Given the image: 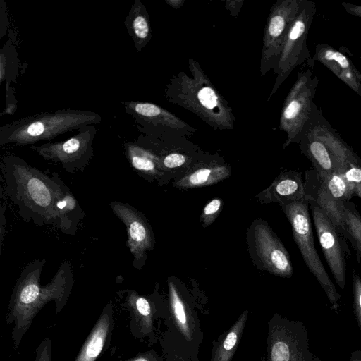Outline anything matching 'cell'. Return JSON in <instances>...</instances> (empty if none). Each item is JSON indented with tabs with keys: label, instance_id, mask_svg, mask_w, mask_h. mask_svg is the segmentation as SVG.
<instances>
[{
	"label": "cell",
	"instance_id": "6da1fadb",
	"mask_svg": "<svg viewBox=\"0 0 361 361\" xmlns=\"http://www.w3.org/2000/svg\"><path fill=\"white\" fill-rule=\"evenodd\" d=\"M45 264V258L28 263L15 283L6 317V324H13L11 338L14 349L18 348L34 318L46 304L54 302L56 312H60L71 295L73 274L70 262H61L51 280L42 286L40 279Z\"/></svg>",
	"mask_w": 361,
	"mask_h": 361
},
{
	"label": "cell",
	"instance_id": "7a4b0ae2",
	"mask_svg": "<svg viewBox=\"0 0 361 361\" xmlns=\"http://www.w3.org/2000/svg\"><path fill=\"white\" fill-rule=\"evenodd\" d=\"M4 192L27 222L42 226L55 224L58 173L47 175L13 154L1 162Z\"/></svg>",
	"mask_w": 361,
	"mask_h": 361
},
{
	"label": "cell",
	"instance_id": "3957f363",
	"mask_svg": "<svg viewBox=\"0 0 361 361\" xmlns=\"http://www.w3.org/2000/svg\"><path fill=\"white\" fill-rule=\"evenodd\" d=\"M191 75H173L164 91L166 100L198 116L214 130H233L236 122L232 107L214 86L197 61L188 59Z\"/></svg>",
	"mask_w": 361,
	"mask_h": 361
},
{
	"label": "cell",
	"instance_id": "277c9868",
	"mask_svg": "<svg viewBox=\"0 0 361 361\" xmlns=\"http://www.w3.org/2000/svg\"><path fill=\"white\" fill-rule=\"evenodd\" d=\"M102 121L101 116L96 112L71 109L27 116L0 127V147L51 142L59 135L84 126L99 124Z\"/></svg>",
	"mask_w": 361,
	"mask_h": 361
},
{
	"label": "cell",
	"instance_id": "5b68a950",
	"mask_svg": "<svg viewBox=\"0 0 361 361\" xmlns=\"http://www.w3.org/2000/svg\"><path fill=\"white\" fill-rule=\"evenodd\" d=\"M314 63L312 56L302 65L284 100L279 119V128L287 137L283 149L293 142L300 143L319 116L313 102L319 83L318 75L314 73Z\"/></svg>",
	"mask_w": 361,
	"mask_h": 361
},
{
	"label": "cell",
	"instance_id": "8992f818",
	"mask_svg": "<svg viewBox=\"0 0 361 361\" xmlns=\"http://www.w3.org/2000/svg\"><path fill=\"white\" fill-rule=\"evenodd\" d=\"M316 12L315 2L305 0L289 29L277 65L273 70L276 78L267 101L274 96L297 66H302L312 58L307 48V39Z\"/></svg>",
	"mask_w": 361,
	"mask_h": 361
},
{
	"label": "cell",
	"instance_id": "52a82bcc",
	"mask_svg": "<svg viewBox=\"0 0 361 361\" xmlns=\"http://www.w3.org/2000/svg\"><path fill=\"white\" fill-rule=\"evenodd\" d=\"M305 0H277L270 9L262 37L259 71L265 75L277 65L285 39Z\"/></svg>",
	"mask_w": 361,
	"mask_h": 361
},
{
	"label": "cell",
	"instance_id": "ba28073f",
	"mask_svg": "<svg viewBox=\"0 0 361 361\" xmlns=\"http://www.w3.org/2000/svg\"><path fill=\"white\" fill-rule=\"evenodd\" d=\"M126 111L133 116L140 130L156 139L187 138L196 128L166 109L150 102H121Z\"/></svg>",
	"mask_w": 361,
	"mask_h": 361
},
{
	"label": "cell",
	"instance_id": "9c48e42d",
	"mask_svg": "<svg viewBox=\"0 0 361 361\" xmlns=\"http://www.w3.org/2000/svg\"><path fill=\"white\" fill-rule=\"evenodd\" d=\"M250 256L262 270L282 277L293 274L289 254L266 221L255 219L247 233Z\"/></svg>",
	"mask_w": 361,
	"mask_h": 361
},
{
	"label": "cell",
	"instance_id": "30bf717a",
	"mask_svg": "<svg viewBox=\"0 0 361 361\" xmlns=\"http://www.w3.org/2000/svg\"><path fill=\"white\" fill-rule=\"evenodd\" d=\"M94 125L84 126L63 141L47 142L34 147L44 159L61 166L67 172L82 170L94 155L92 143L97 133Z\"/></svg>",
	"mask_w": 361,
	"mask_h": 361
},
{
	"label": "cell",
	"instance_id": "8fae6325",
	"mask_svg": "<svg viewBox=\"0 0 361 361\" xmlns=\"http://www.w3.org/2000/svg\"><path fill=\"white\" fill-rule=\"evenodd\" d=\"M310 201H300L281 206L291 226L293 239L309 270L322 285L333 288L332 283L314 246L308 207Z\"/></svg>",
	"mask_w": 361,
	"mask_h": 361
},
{
	"label": "cell",
	"instance_id": "7c38bea8",
	"mask_svg": "<svg viewBox=\"0 0 361 361\" xmlns=\"http://www.w3.org/2000/svg\"><path fill=\"white\" fill-rule=\"evenodd\" d=\"M109 205L126 226V245L133 257V267L142 269L147 259V252L153 250L155 243L151 226L145 215L132 205L120 201H112Z\"/></svg>",
	"mask_w": 361,
	"mask_h": 361
},
{
	"label": "cell",
	"instance_id": "4fadbf2b",
	"mask_svg": "<svg viewBox=\"0 0 361 361\" xmlns=\"http://www.w3.org/2000/svg\"><path fill=\"white\" fill-rule=\"evenodd\" d=\"M319 185L313 190L305 188L306 196L312 197L327 214L338 231L343 233L342 207L348 202L353 193L341 173L334 172L328 175L317 173Z\"/></svg>",
	"mask_w": 361,
	"mask_h": 361
},
{
	"label": "cell",
	"instance_id": "5bb4252c",
	"mask_svg": "<svg viewBox=\"0 0 361 361\" xmlns=\"http://www.w3.org/2000/svg\"><path fill=\"white\" fill-rule=\"evenodd\" d=\"M306 198L310 201L314 224L326 261L337 283L343 284L346 264L338 229L312 197Z\"/></svg>",
	"mask_w": 361,
	"mask_h": 361
},
{
	"label": "cell",
	"instance_id": "9a60e30c",
	"mask_svg": "<svg viewBox=\"0 0 361 361\" xmlns=\"http://www.w3.org/2000/svg\"><path fill=\"white\" fill-rule=\"evenodd\" d=\"M306 199L305 183L301 173L283 171L266 189L255 196L263 204L275 202L280 206Z\"/></svg>",
	"mask_w": 361,
	"mask_h": 361
},
{
	"label": "cell",
	"instance_id": "2e32d148",
	"mask_svg": "<svg viewBox=\"0 0 361 361\" xmlns=\"http://www.w3.org/2000/svg\"><path fill=\"white\" fill-rule=\"evenodd\" d=\"M114 328V312L111 302L106 304L87 336L74 361H96L106 350Z\"/></svg>",
	"mask_w": 361,
	"mask_h": 361
},
{
	"label": "cell",
	"instance_id": "e0dca14e",
	"mask_svg": "<svg viewBox=\"0 0 361 361\" xmlns=\"http://www.w3.org/2000/svg\"><path fill=\"white\" fill-rule=\"evenodd\" d=\"M54 215V226L66 235H75L84 218L81 207L59 175Z\"/></svg>",
	"mask_w": 361,
	"mask_h": 361
},
{
	"label": "cell",
	"instance_id": "ac0fdd59",
	"mask_svg": "<svg viewBox=\"0 0 361 361\" xmlns=\"http://www.w3.org/2000/svg\"><path fill=\"white\" fill-rule=\"evenodd\" d=\"M125 155L131 167L144 178L161 181L167 172L161 164L159 156L139 140L124 143Z\"/></svg>",
	"mask_w": 361,
	"mask_h": 361
},
{
	"label": "cell",
	"instance_id": "d6986e66",
	"mask_svg": "<svg viewBox=\"0 0 361 361\" xmlns=\"http://www.w3.org/2000/svg\"><path fill=\"white\" fill-rule=\"evenodd\" d=\"M123 305L130 312V331L135 336H143L152 333V304L147 296L140 295L134 290L123 291Z\"/></svg>",
	"mask_w": 361,
	"mask_h": 361
},
{
	"label": "cell",
	"instance_id": "ffe728a7",
	"mask_svg": "<svg viewBox=\"0 0 361 361\" xmlns=\"http://www.w3.org/2000/svg\"><path fill=\"white\" fill-rule=\"evenodd\" d=\"M312 59L324 65L345 85H350L356 80L359 71L350 58L329 44H317Z\"/></svg>",
	"mask_w": 361,
	"mask_h": 361
},
{
	"label": "cell",
	"instance_id": "44dd1931",
	"mask_svg": "<svg viewBox=\"0 0 361 361\" xmlns=\"http://www.w3.org/2000/svg\"><path fill=\"white\" fill-rule=\"evenodd\" d=\"M312 126L300 142L302 152L311 160L318 174L338 173V167L334 157Z\"/></svg>",
	"mask_w": 361,
	"mask_h": 361
},
{
	"label": "cell",
	"instance_id": "7402d4cb",
	"mask_svg": "<svg viewBox=\"0 0 361 361\" xmlns=\"http://www.w3.org/2000/svg\"><path fill=\"white\" fill-rule=\"evenodd\" d=\"M231 175L229 166L216 162L201 164L183 178L176 181L173 185L179 189H190L217 183Z\"/></svg>",
	"mask_w": 361,
	"mask_h": 361
},
{
	"label": "cell",
	"instance_id": "603a6c76",
	"mask_svg": "<svg viewBox=\"0 0 361 361\" xmlns=\"http://www.w3.org/2000/svg\"><path fill=\"white\" fill-rule=\"evenodd\" d=\"M124 25L137 51H141L150 41L152 32L149 13L140 0L134 1Z\"/></svg>",
	"mask_w": 361,
	"mask_h": 361
},
{
	"label": "cell",
	"instance_id": "cb8c5ba5",
	"mask_svg": "<svg viewBox=\"0 0 361 361\" xmlns=\"http://www.w3.org/2000/svg\"><path fill=\"white\" fill-rule=\"evenodd\" d=\"M343 234L346 236L361 258V216L352 203L347 202L342 207Z\"/></svg>",
	"mask_w": 361,
	"mask_h": 361
},
{
	"label": "cell",
	"instance_id": "d4e9b609",
	"mask_svg": "<svg viewBox=\"0 0 361 361\" xmlns=\"http://www.w3.org/2000/svg\"><path fill=\"white\" fill-rule=\"evenodd\" d=\"M169 291L171 307L174 318L180 329L188 336L190 333L184 303L180 298L174 283L169 280Z\"/></svg>",
	"mask_w": 361,
	"mask_h": 361
},
{
	"label": "cell",
	"instance_id": "484cf974",
	"mask_svg": "<svg viewBox=\"0 0 361 361\" xmlns=\"http://www.w3.org/2000/svg\"><path fill=\"white\" fill-rule=\"evenodd\" d=\"M243 320L240 319L226 335L221 345L217 349L214 361H229L233 348L237 344L238 336L243 326Z\"/></svg>",
	"mask_w": 361,
	"mask_h": 361
},
{
	"label": "cell",
	"instance_id": "4316f807",
	"mask_svg": "<svg viewBox=\"0 0 361 361\" xmlns=\"http://www.w3.org/2000/svg\"><path fill=\"white\" fill-rule=\"evenodd\" d=\"M157 154L160 157L161 164L163 168L166 171L184 166L192 162L191 157H190L187 153L179 151L174 150L168 153Z\"/></svg>",
	"mask_w": 361,
	"mask_h": 361
},
{
	"label": "cell",
	"instance_id": "83f0119b",
	"mask_svg": "<svg viewBox=\"0 0 361 361\" xmlns=\"http://www.w3.org/2000/svg\"><path fill=\"white\" fill-rule=\"evenodd\" d=\"M349 185L353 196L361 198V165L357 162H350L341 173Z\"/></svg>",
	"mask_w": 361,
	"mask_h": 361
},
{
	"label": "cell",
	"instance_id": "f1b7e54d",
	"mask_svg": "<svg viewBox=\"0 0 361 361\" xmlns=\"http://www.w3.org/2000/svg\"><path fill=\"white\" fill-rule=\"evenodd\" d=\"M223 207L221 198L216 197L211 200L203 208L200 216V221L206 228L210 226L217 218Z\"/></svg>",
	"mask_w": 361,
	"mask_h": 361
},
{
	"label": "cell",
	"instance_id": "f546056e",
	"mask_svg": "<svg viewBox=\"0 0 361 361\" xmlns=\"http://www.w3.org/2000/svg\"><path fill=\"white\" fill-rule=\"evenodd\" d=\"M34 361H51V341L46 338L38 345Z\"/></svg>",
	"mask_w": 361,
	"mask_h": 361
},
{
	"label": "cell",
	"instance_id": "4dcf8cb0",
	"mask_svg": "<svg viewBox=\"0 0 361 361\" xmlns=\"http://www.w3.org/2000/svg\"><path fill=\"white\" fill-rule=\"evenodd\" d=\"M271 360L272 361L289 360V349L285 343L279 341L273 345L271 350Z\"/></svg>",
	"mask_w": 361,
	"mask_h": 361
},
{
	"label": "cell",
	"instance_id": "1f68e13d",
	"mask_svg": "<svg viewBox=\"0 0 361 361\" xmlns=\"http://www.w3.org/2000/svg\"><path fill=\"white\" fill-rule=\"evenodd\" d=\"M243 3V0H226L224 1L226 8L234 17L238 16Z\"/></svg>",
	"mask_w": 361,
	"mask_h": 361
},
{
	"label": "cell",
	"instance_id": "d6a6232c",
	"mask_svg": "<svg viewBox=\"0 0 361 361\" xmlns=\"http://www.w3.org/2000/svg\"><path fill=\"white\" fill-rule=\"evenodd\" d=\"M341 5L348 13L357 17H361V5L348 2H342Z\"/></svg>",
	"mask_w": 361,
	"mask_h": 361
},
{
	"label": "cell",
	"instance_id": "836d02e7",
	"mask_svg": "<svg viewBox=\"0 0 361 361\" xmlns=\"http://www.w3.org/2000/svg\"><path fill=\"white\" fill-rule=\"evenodd\" d=\"M124 361H158V359L152 352H146L139 353Z\"/></svg>",
	"mask_w": 361,
	"mask_h": 361
},
{
	"label": "cell",
	"instance_id": "e575fe53",
	"mask_svg": "<svg viewBox=\"0 0 361 361\" xmlns=\"http://www.w3.org/2000/svg\"><path fill=\"white\" fill-rule=\"evenodd\" d=\"M165 1L174 9L180 8L185 3V0H165Z\"/></svg>",
	"mask_w": 361,
	"mask_h": 361
},
{
	"label": "cell",
	"instance_id": "d590c367",
	"mask_svg": "<svg viewBox=\"0 0 361 361\" xmlns=\"http://www.w3.org/2000/svg\"><path fill=\"white\" fill-rule=\"evenodd\" d=\"M360 296H359V302L361 307V281L360 283Z\"/></svg>",
	"mask_w": 361,
	"mask_h": 361
},
{
	"label": "cell",
	"instance_id": "8d00e7d4",
	"mask_svg": "<svg viewBox=\"0 0 361 361\" xmlns=\"http://www.w3.org/2000/svg\"><path fill=\"white\" fill-rule=\"evenodd\" d=\"M361 62V57L360 58ZM360 91H361V75L360 76Z\"/></svg>",
	"mask_w": 361,
	"mask_h": 361
}]
</instances>
